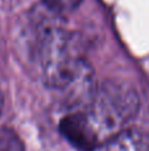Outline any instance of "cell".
I'll list each match as a JSON object with an SVG mask.
<instances>
[{
	"mask_svg": "<svg viewBox=\"0 0 149 151\" xmlns=\"http://www.w3.org/2000/svg\"><path fill=\"white\" fill-rule=\"evenodd\" d=\"M139 104V96L131 85L106 81L62 118L61 131L79 150L92 151L128 127L136 117Z\"/></svg>",
	"mask_w": 149,
	"mask_h": 151,
	"instance_id": "6da1fadb",
	"label": "cell"
},
{
	"mask_svg": "<svg viewBox=\"0 0 149 151\" xmlns=\"http://www.w3.org/2000/svg\"><path fill=\"white\" fill-rule=\"evenodd\" d=\"M36 60L44 82L74 99L71 106L83 104L94 91L92 70L74 36L58 27L42 28L36 42Z\"/></svg>",
	"mask_w": 149,
	"mask_h": 151,
	"instance_id": "7a4b0ae2",
	"label": "cell"
},
{
	"mask_svg": "<svg viewBox=\"0 0 149 151\" xmlns=\"http://www.w3.org/2000/svg\"><path fill=\"white\" fill-rule=\"evenodd\" d=\"M106 151H149V138L133 129H124L103 146Z\"/></svg>",
	"mask_w": 149,
	"mask_h": 151,
	"instance_id": "3957f363",
	"label": "cell"
},
{
	"mask_svg": "<svg viewBox=\"0 0 149 151\" xmlns=\"http://www.w3.org/2000/svg\"><path fill=\"white\" fill-rule=\"evenodd\" d=\"M0 151H25L20 137L9 127H0Z\"/></svg>",
	"mask_w": 149,
	"mask_h": 151,
	"instance_id": "277c9868",
	"label": "cell"
},
{
	"mask_svg": "<svg viewBox=\"0 0 149 151\" xmlns=\"http://www.w3.org/2000/svg\"><path fill=\"white\" fill-rule=\"evenodd\" d=\"M82 0H44V4L50 12L55 15H63L74 11Z\"/></svg>",
	"mask_w": 149,
	"mask_h": 151,
	"instance_id": "5b68a950",
	"label": "cell"
},
{
	"mask_svg": "<svg viewBox=\"0 0 149 151\" xmlns=\"http://www.w3.org/2000/svg\"><path fill=\"white\" fill-rule=\"evenodd\" d=\"M1 110H3V96L0 94V115H1Z\"/></svg>",
	"mask_w": 149,
	"mask_h": 151,
	"instance_id": "8992f818",
	"label": "cell"
}]
</instances>
